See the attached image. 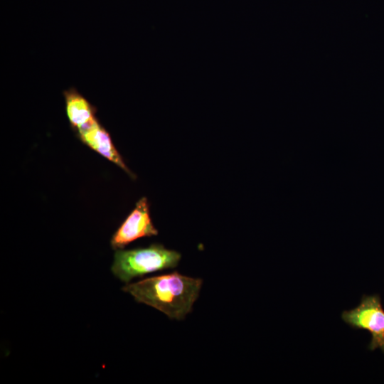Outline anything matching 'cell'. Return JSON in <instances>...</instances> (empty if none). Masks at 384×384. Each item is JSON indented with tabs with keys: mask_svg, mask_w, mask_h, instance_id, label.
I'll return each instance as SVG.
<instances>
[{
	"mask_svg": "<svg viewBox=\"0 0 384 384\" xmlns=\"http://www.w3.org/2000/svg\"><path fill=\"white\" fill-rule=\"evenodd\" d=\"M202 282L174 272L127 284L122 290L137 302L159 310L170 319L181 320L192 310Z\"/></svg>",
	"mask_w": 384,
	"mask_h": 384,
	"instance_id": "cell-1",
	"label": "cell"
},
{
	"mask_svg": "<svg viewBox=\"0 0 384 384\" xmlns=\"http://www.w3.org/2000/svg\"><path fill=\"white\" fill-rule=\"evenodd\" d=\"M181 254L161 244L132 250H117L111 267L112 273L121 281L129 282L136 277L155 271L174 268Z\"/></svg>",
	"mask_w": 384,
	"mask_h": 384,
	"instance_id": "cell-2",
	"label": "cell"
},
{
	"mask_svg": "<svg viewBox=\"0 0 384 384\" xmlns=\"http://www.w3.org/2000/svg\"><path fill=\"white\" fill-rule=\"evenodd\" d=\"M341 319L351 328L370 334L369 350L384 353V309L378 294L363 295L358 306L342 312Z\"/></svg>",
	"mask_w": 384,
	"mask_h": 384,
	"instance_id": "cell-3",
	"label": "cell"
},
{
	"mask_svg": "<svg viewBox=\"0 0 384 384\" xmlns=\"http://www.w3.org/2000/svg\"><path fill=\"white\" fill-rule=\"evenodd\" d=\"M156 235L158 230L150 218L147 198L143 197L114 233L110 243L112 247L117 250L123 249L137 239Z\"/></svg>",
	"mask_w": 384,
	"mask_h": 384,
	"instance_id": "cell-4",
	"label": "cell"
},
{
	"mask_svg": "<svg viewBox=\"0 0 384 384\" xmlns=\"http://www.w3.org/2000/svg\"><path fill=\"white\" fill-rule=\"evenodd\" d=\"M78 139L92 150L117 165L132 178L135 175L126 166L111 137L97 117L75 131Z\"/></svg>",
	"mask_w": 384,
	"mask_h": 384,
	"instance_id": "cell-5",
	"label": "cell"
},
{
	"mask_svg": "<svg viewBox=\"0 0 384 384\" xmlns=\"http://www.w3.org/2000/svg\"><path fill=\"white\" fill-rule=\"evenodd\" d=\"M65 112L71 128L75 131L96 117V108L78 90L72 87L63 92Z\"/></svg>",
	"mask_w": 384,
	"mask_h": 384,
	"instance_id": "cell-6",
	"label": "cell"
}]
</instances>
